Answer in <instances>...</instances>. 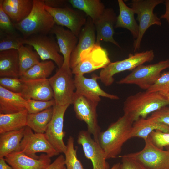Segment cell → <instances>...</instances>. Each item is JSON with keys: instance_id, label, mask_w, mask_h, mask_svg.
Returning a JSON list of instances; mask_svg holds the SVG:
<instances>
[{"instance_id": "11", "label": "cell", "mask_w": 169, "mask_h": 169, "mask_svg": "<svg viewBox=\"0 0 169 169\" xmlns=\"http://www.w3.org/2000/svg\"><path fill=\"white\" fill-rule=\"evenodd\" d=\"M23 43L33 47L42 61L50 59L59 68L62 66L64 57L59 54L60 49L57 42L51 37L47 35H33L23 39Z\"/></svg>"}, {"instance_id": "30", "label": "cell", "mask_w": 169, "mask_h": 169, "mask_svg": "<svg viewBox=\"0 0 169 169\" xmlns=\"http://www.w3.org/2000/svg\"><path fill=\"white\" fill-rule=\"evenodd\" d=\"M53 107L35 114H28L27 126L35 133H44L52 117Z\"/></svg>"}, {"instance_id": "41", "label": "cell", "mask_w": 169, "mask_h": 169, "mask_svg": "<svg viewBox=\"0 0 169 169\" xmlns=\"http://www.w3.org/2000/svg\"><path fill=\"white\" fill-rule=\"evenodd\" d=\"M119 157L121 158L120 169H146L137 161L125 155Z\"/></svg>"}, {"instance_id": "12", "label": "cell", "mask_w": 169, "mask_h": 169, "mask_svg": "<svg viewBox=\"0 0 169 169\" xmlns=\"http://www.w3.org/2000/svg\"><path fill=\"white\" fill-rule=\"evenodd\" d=\"M20 151L32 158L38 159L36 154L45 153L50 158L59 154L47 139L44 133L33 132L28 126L25 127L24 135L20 144Z\"/></svg>"}, {"instance_id": "47", "label": "cell", "mask_w": 169, "mask_h": 169, "mask_svg": "<svg viewBox=\"0 0 169 169\" xmlns=\"http://www.w3.org/2000/svg\"><path fill=\"white\" fill-rule=\"evenodd\" d=\"M166 149V150L169 151V146L165 147Z\"/></svg>"}, {"instance_id": "14", "label": "cell", "mask_w": 169, "mask_h": 169, "mask_svg": "<svg viewBox=\"0 0 169 169\" xmlns=\"http://www.w3.org/2000/svg\"><path fill=\"white\" fill-rule=\"evenodd\" d=\"M69 106L55 104L53 106L52 117L44 133L47 140L59 153L64 154L66 151L63 139L65 136L63 125L64 114Z\"/></svg>"}, {"instance_id": "44", "label": "cell", "mask_w": 169, "mask_h": 169, "mask_svg": "<svg viewBox=\"0 0 169 169\" xmlns=\"http://www.w3.org/2000/svg\"><path fill=\"white\" fill-rule=\"evenodd\" d=\"M164 2L166 7V11L164 14L161 16V18L166 19L169 25V0H165Z\"/></svg>"}, {"instance_id": "23", "label": "cell", "mask_w": 169, "mask_h": 169, "mask_svg": "<svg viewBox=\"0 0 169 169\" xmlns=\"http://www.w3.org/2000/svg\"><path fill=\"white\" fill-rule=\"evenodd\" d=\"M26 100L20 93L9 91L0 86V114L18 112L26 109Z\"/></svg>"}, {"instance_id": "9", "label": "cell", "mask_w": 169, "mask_h": 169, "mask_svg": "<svg viewBox=\"0 0 169 169\" xmlns=\"http://www.w3.org/2000/svg\"><path fill=\"white\" fill-rule=\"evenodd\" d=\"M141 151L125 155L137 161L146 169H169V151L155 146L149 137Z\"/></svg>"}, {"instance_id": "5", "label": "cell", "mask_w": 169, "mask_h": 169, "mask_svg": "<svg viewBox=\"0 0 169 169\" xmlns=\"http://www.w3.org/2000/svg\"><path fill=\"white\" fill-rule=\"evenodd\" d=\"M163 0H132L131 8L137 15L136 20L139 22V32L137 38L134 41V52L140 49L141 42L147 30L151 25L161 26V19L153 10L157 5L164 3Z\"/></svg>"}, {"instance_id": "45", "label": "cell", "mask_w": 169, "mask_h": 169, "mask_svg": "<svg viewBox=\"0 0 169 169\" xmlns=\"http://www.w3.org/2000/svg\"><path fill=\"white\" fill-rule=\"evenodd\" d=\"M0 169H13L6 162L4 158H0Z\"/></svg>"}, {"instance_id": "2", "label": "cell", "mask_w": 169, "mask_h": 169, "mask_svg": "<svg viewBox=\"0 0 169 169\" xmlns=\"http://www.w3.org/2000/svg\"><path fill=\"white\" fill-rule=\"evenodd\" d=\"M169 105L166 97L160 93L146 90L128 96L124 102L123 110L124 114L134 122L140 118L146 119L150 114Z\"/></svg>"}, {"instance_id": "15", "label": "cell", "mask_w": 169, "mask_h": 169, "mask_svg": "<svg viewBox=\"0 0 169 169\" xmlns=\"http://www.w3.org/2000/svg\"><path fill=\"white\" fill-rule=\"evenodd\" d=\"M77 143L81 145L85 157L92 164L93 169H110V166L106 161L105 152L99 144L91 137V134L87 130L79 132Z\"/></svg>"}, {"instance_id": "35", "label": "cell", "mask_w": 169, "mask_h": 169, "mask_svg": "<svg viewBox=\"0 0 169 169\" xmlns=\"http://www.w3.org/2000/svg\"><path fill=\"white\" fill-rule=\"evenodd\" d=\"M165 95L169 92V71L161 73L155 83L147 90Z\"/></svg>"}, {"instance_id": "48", "label": "cell", "mask_w": 169, "mask_h": 169, "mask_svg": "<svg viewBox=\"0 0 169 169\" xmlns=\"http://www.w3.org/2000/svg\"><path fill=\"white\" fill-rule=\"evenodd\" d=\"M63 169H67L66 168V167H65V166L64 167V168Z\"/></svg>"}, {"instance_id": "13", "label": "cell", "mask_w": 169, "mask_h": 169, "mask_svg": "<svg viewBox=\"0 0 169 169\" xmlns=\"http://www.w3.org/2000/svg\"><path fill=\"white\" fill-rule=\"evenodd\" d=\"M45 8L52 16L56 25L67 27L79 37L87 19V16L84 12L68 7L54 8L45 5Z\"/></svg>"}, {"instance_id": "1", "label": "cell", "mask_w": 169, "mask_h": 169, "mask_svg": "<svg viewBox=\"0 0 169 169\" xmlns=\"http://www.w3.org/2000/svg\"><path fill=\"white\" fill-rule=\"evenodd\" d=\"M134 122L124 114L111 123L105 131H100L98 143L104 151L107 159L117 157L121 152L124 144L131 138Z\"/></svg>"}, {"instance_id": "40", "label": "cell", "mask_w": 169, "mask_h": 169, "mask_svg": "<svg viewBox=\"0 0 169 169\" xmlns=\"http://www.w3.org/2000/svg\"><path fill=\"white\" fill-rule=\"evenodd\" d=\"M155 120L169 125V107L165 106L152 113L149 117Z\"/></svg>"}, {"instance_id": "24", "label": "cell", "mask_w": 169, "mask_h": 169, "mask_svg": "<svg viewBox=\"0 0 169 169\" xmlns=\"http://www.w3.org/2000/svg\"><path fill=\"white\" fill-rule=\"evenodd\" d=\"M156 130L169 132V125L156 121L149 117L147 119L140 118L134 122L130 137H137L145 140L151 132Z\"/></svg>"}, {"instance_id": "8", "label": "cell", "mask_w": 169, "mask_h": 169, "mask_svg": "<svg viewBox=\"0 0 169 169\" xmlns=\"http://www.w3.org/2000/svg\"><path fill=\"white\" fill-rule=\"evenodd\" d=\"M110 62L107 50L95 43L81 53L79 62L72 72L75 75H84L102 69Z\"/></svg>"}, {"instance_id": "37", "label": "cell", "mask_w": 169, "mask_h": 169, "mask_svg": "<svg viewBox=\"0 0 169 169\" xmlns=\"http://www.w3.org/2000/svg\"><path fill=\"white\" fill-rule=\"evenodd\" d=\"M23 81L20 78L3 77L0 78V86L11 91L20 93Z\"/></svg>"}, {"instance_id": "42", "label": "cell", "mask_w": 169, "mask_h": 169, "mask_svg": "<svg viewBox=\"0 0 169 169\" xmlns=\"http://www.w3.org/2000/svg\"><path fill=\"white\" fill-rule=\"evenodd\" d=\"M65 166V157L63 155H60L44 169H63Z\"/></svg>"}, {"instance_id": "21", "label": "cell", "mask_w": 169, "mask_h": 169, "mask_svg": "<svg viewBox=\"0 0 169 169\" xmlns=\"http://www.w3.org/2000/svg\"><path fill=\"white\" fill-rule=\"evenodd\" d=\"M96 32L94 23L90 18L87 17L86 23L79 34L77 45L71 55L70 67L71 69L79 62L81 53L95 43Z\"/></svg>"}, {"instance_id": "22", "label": "cell", "mask_w": 169, "mask_h": 169, "mask_svg": "<svg viewBox=\"0 0 169 169\" xmlns=\"http://www.w3.org/2000/svg\"><path fill=\"white\" fill-rule=\"evenodd\" d=\"M33 0H0V4L14 23H19L30 14Z\"/></svg>"}, {"instance_id": "43", "label": "cell", "mask_w": 169, "mask_h": 169, "mask_svg": "<svg viewBox=\"0 0 169 169\" xmlns=\"http://www.w3.org/2000/svg\"><path fill=\"white\" fill-rule=\"evenodd\" d=\"M45 6L54 8H61L66 7L67 1L63 0H44Z\"/></svg>"}, {"instance_id": "39", "label": "cell", "mask_w": 169, "mask_h": 169, "mask_svg": "<svg viewBox=\"0 0 169 169\" xmlns=\"http://www.w3.org/2000/svg\"><path fill=\"white\" fill-rule=\"evenodd\" d=\"M16 33L14 23L3 11L0 4V33L10 34Z\"/></svg>"}, {"instance_id": "29", "label": "cell", "mask_w": 169, "mask_h": 169, "mask_svg": "<svg viewBox=\"0 0 169 169\" xmlns=\"http://www.w3.org/2000/svg\"><path fill=\"white\" fill-rule=\"evenodd\" d=\"M73 7L84 12L95 23L105 10V5L100 0H69Z\"/></svg>"}, {"instance_id": "3", "label": "cell", "mask_w": 169, "mask_h": 169, "mask_svg": "<svg viewBox=\"0 0 169 169\" xmlns=\"http://www.w3.org/2000/svg\"><path fill=\"white\" fill-rule=\"evenodd\" d=\"M33 2L32 9L28 16L14 23L16 30L23 39L34 35H48L55 24L52 16L45 8L44 0H33Z\"/></svg>"}, {"instance_id": "34", "label": "cell", "mask_w": 169, "mask_h": 169, "mask_svg": "<svg viewBox=\"0 0 169 169\" xmlns=\"http://www.w3.org/2000/svg\"><path fill=\"white\" fill-rule=\"evenodd\" d=\"M23 38L17 33L6 34L0 33V52L11 49L18 50L23 45Z\"/></svg>"}, {"instance_id": "32", "label": "cell", "mask_w": 169, "mask_h": 169, "mask_svg": "<svg viewBox=\"0 0 169 169\" xmlns=\"http://www.w3.org/2000/svg\"><path fill=\"white\" fill-rule=\"evenodd\" d=\"M34 49L32 46L22 45L18 50L20 77L26 71L40 62V56Z\"/></svg>"}, {"instance_id": "38", "label": "cell", "mask_w": 169, "mask_h": 169, "mask_svg": "<svg viewBox=\"0 0 169 169\" xmlns=\"http://www.w3.org/2000/svg\"><path fill=\"white\" fill-rule=\"evenodd\" d=\"M149 137L152 144L159 149L169 146V132L156 130L151 132Z\"/></svg>"}, {"instance_id": "33", "label": "cell", "mask_w": 169, "mask_h": 169, "mask_svg": "<svg viewBox=\"0 0 169 169\" xmlns=\"http://www.w3.org/2000/svg\"><path fill=\"white\" fill-rule=\"evenodd\" d=\"M65 154V165L67 169H84L78 158L77 150L74 147V139L70 136L68 139Z\"/></svg>"}, {"instance_id": "27", "label": "cell", "mask_w": 169, "mask_h": 169, "mask_svg": "<svg viewBox=\"0 0 169 169\" xmlns=\"http://www.w3.org/2000/svg\"><path fill=\"white\" fill-rule=\"evenodd\" d=\"M25 127L19 130L9 131L0 135V158L20 151V144Z\"/></svg>"}, {"instance_id": "6", "label": "cell", "mask_w": 169, "mask_h": 169, "mask_svg": "<svg viewBox=\"0 0 169 169\" xmlns=\"http://www.w3.org/2000/svg\"><path fill=\"white\" fill-rule=\"evenodd\" d=\"M169 68V59L156 64L139 66L117 82L119 84H134L147 90L156 82L163 70Z\"/></svg>"}, {"instance_id": "28", "label": "cell", "mask_w": 169, "mask_h": 169, "mask_svg": "<svg viewBox=\"0 0 169 169\" xmlns=\"http://www.w3.org/2000/svg\"><path fill=\"white\" fill-rule=\"evenodd\" d=\"M27 110L9 114H0V134L19 130L27 126Z\"/></svg>"}, {"instance_id": "7", "label": "cell", "mask_w": 169, "mask_h": 169, "mask_svg": "<svg viewBox=\"0 0 169 169\" xmlns=\"http://www.w3.org/2000/svg\"><path fill=\"white\" fill-rule=\"evenodd\" d=\"M73 74L70 68L62 66L48 79L56 105L62 106L72 104L75 90Z\"/></svg>"}, {"instance_id": "25", "label": "cell", "mask_w": 169, "mask_h": 169, "mask_svg": "<svg viewBox=\"0 0 169 169\" xmlns=\"http://www.w3.org/2000/svg\"><path fill=\"white\" fill-rule=\"evenodd\" d=\"M0 76L20 78V65L18 50L0 52Z\"/></svg>"}, {"instance_id": "36", "label": "cell", "mask_w": 169, "mask_h": 169, "mask_svg": "<svg viewBox=\"0 0 169 169\" xmlns=\"http://www.w3.org/2000/svg\"><path fill=\"white\" fill-rule=\"evenodd\" d=\"M55 104L54 99L47 101L29 99L26 100V109L28 114H35L53 107Z\"/></svg>"}, {"instance_id": "46", "label": "cell", "mask_w": 169, "mask_h": 169, "mask_svg": "<svg viewBox=\"0 0 169 169\" xmlns=\"http://www.w3.org/2000/svg\"><path fill=\"white\" fill-rule=\"evenodd\" d=\"M164 95L166 97L168 101L169 102V92Z\"/></svg>"}, {"instance_id": "20", "label": "cell", "mask_w": 169, "mask_h": 169, "mask_svg": "<svg viewBox=\"0 0 169 169\" xmlns=\"http://www.w3.org/2000/svg\"><path fill=\"white\" fill-rule=\"evenodd\" d=\"M50 33L55 35L60 52L64 57L62 66L70 68V56L77 45L78 37L69 29H65L63 26L56 24Z\"/></svg>"}, {"instance_id": "16", "label": "cell", "mask_w": 169, "mask_h": 169, "mask_svg": "<svg viewBox=\"0 0 169 169\" xmlns=\"http://www.w3.org/2000/svg\"><path fill=\"white\" fill-rule=\"evenodd\" d=\"M75 87V93L85 97L96 102L99 103L100 97L111 100H118L117 95L109 94L103 90L97 82L99 76L94 74L91 78L85 77L84 75H75L74 78Z\"/></svg>"}, {"instance_id": "17", "label": "cell", "mask_w": 169, "mask_h": 169, "mask_svg": "<svg viewBox=\"0 0 169 169\" xmlns=\"http://www.w3.org/2000/svg\"><path fill=\"white\" fill-rule=\"evenodd\" d=\"M23 80V88L20 94L26 100L47 101L54 99L53 92L48 79Z\"/></svg>"}, {"instance_id": "31", "label": "cell", "mask_w": 169, "mask_h": 169, "mask_svg": "<svg viewBox=\"0 0 169 169\" xmlns=\"http://www.w3.org/2000/svg\"><path fill=\"white\" fill-rule=\"evenodd\" d=\"M55 68L52 61H42L26 71L20 78L23 80L48 79Z\"/></svg>"}, {"instance_id": "19", "label": "cell", "mask_w": 169, "mask_h": 169, "mask_svg": "<svg viewBox=\"0 0 169 169\" xmlns=\"http://www.w3.org/2000/svg\"><path fill=\"white\" fill-rule=\"evenodd\" d=\"M13 169H44L50 163V158L46 154L38 159L31 157L22 151L13 152L4 157Z\"/></svg>"}, {"instance_id": "4", "label": "cell", "mask_w": 169, "mask_h": 169, "mask_svg": "<svg viewBox=\"0 0 169 169\" xmlns=\"http://www.w3.org/2000/svg\"><path fill=\"white\" fill-rule=\"evenodd\" d=\"M155 55L153 50H147L134 54H130L128 57L123 60L110 62L101 70L99 79L106 86L113 83L114 76L117 73L126 70H133L145 63L153 60Z\"/></svg>"}, {"instance_id": "18", "label": "cell", "mask_w": 169, "mask_h": 169, "mask_svg": "<svg viewBox=\"0 0 169 169\" xmlns=\"http://www.w3.org/2000/svg\"><path fill=\"white\" fill-rule=\"evenodd\" d=\"M116 19V13L112 8L105 9L102 15L94 23L96 33V43L100 44L101 42L103 41L112 43L120 47L113 38Z\"/></svg>"}, {"instance_id": "26", "label": "cell", "mask_w": 169, "mask_h": 169, "mask_svg": "<svg viewBox=\"0 0 169 169\" xmlns=\"http://www.w3.org/2000/svg\"><path fill=\"white\" fill-rule=\"evenodd\" d=\"M119 13L117 17L115 28H122L128 30L132 34L134 39L138 37L139 25L134 18L133 10L128 7L123 0H118Z\"/></svg>"}, {"instance_id": "10", "label": "cell", "mask_w": 169, "mask_h": 169, "mask_svg": "<svg viewBox=\"0 0 169 169\" xmlns=\"http://www.w3.org/2000/svg\"><path fill=\"white\" fill-rule=\"evenodd\" d=\"M76 117L86 124L87 131L98 142L100 128L98 121L97 107L98 103L74 93L72 104Z\"/></svg>"}]
</instances>
